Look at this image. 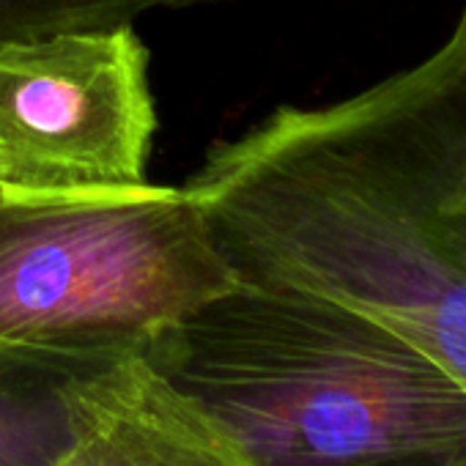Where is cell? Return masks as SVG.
I'll list each match as a JSON object with an SVG mask.
<instances>
[{
  "instance_id": "1",
  "label": "cell",
  "mask_w": 466,
  "mask_h": 466,
  "mask_svg": "<svg viewBox=\"0 0 466 466\" xmlns=\"http://www.w3.org/2000/svg\"><path fill=\"white\" fill-rule=\"evenodd\" d=\"M184 189L242 283L354 308L466 384V6L422 61L272 110Z\"/></svg>"
},
{
  "instance_id": "2",
  "label": "cell",
  "mask_w": 466,
  "mask_h": 466,
  "mask_svg": "<svg viewBox=\"0 0 466 466\" xmlns=\"http://www.w3.org/2000/svg\"><path fill=\"white\" fill-rule=\"evenodd\" d=\"M143 357L256 466H466V384L340 302L239 280Z\"/></svg>"
},
{
  "instance_id": "3",
  "label": "cell",
  "mask_w": 466,
  "mask_h": 466,
  "mask_svg": "<svg viewBox=\"0 0 466 466\" xmlns=\"http://www.w3.org/2000/svg\"><path fill=\"white\" fill-rule=\"evenodd\" d=\"M239 283L184 187L0 198V346L118 357Z\"/></svg>"
},
{
  "instance_id": "4",
  "label": "cell",
  "mask_w": 466,
  "mask_h": 466,
  "mask_svg": "<svg viewBox=\"0 0 466 466\" xmlns=\"http://www.w3.org/2000/svg\"><path fill=\"white\" fill-rule=\"evenodd\" d=\"M154 129L148 53L132 25L0 45V198L143 192Z\"/></svg>"
},
{
  "instance_id": "5",
  "label": "cell",
  "mask_w": 466,
  "mask_h": 466,
  "mask_svg": "<svg viewBox=\"0 0 466 466\" xmlns=\"http://www.w3.org/2000/svg\"><path fill=\"white\" fill-rule=\"evenodd\" d=\"M75 403V436L56 466H256L143 351L86 368Z\"/></svg>"
},
{
  "instance_id": "6",
  "label": "cell",
  "mask_w": 466,
  "mask_h": 466,
  "mask_svg": "<svg viewBox=\"0 0 466 466\" xmlns=\"http://www.w3.org/2000/svg\"><path fill=\"white\" fill-rule=\"evenodd\" d=\"M105 360L0 346V466L58 463L75 436V381Z\"/></svg>"
}]
</instances>
